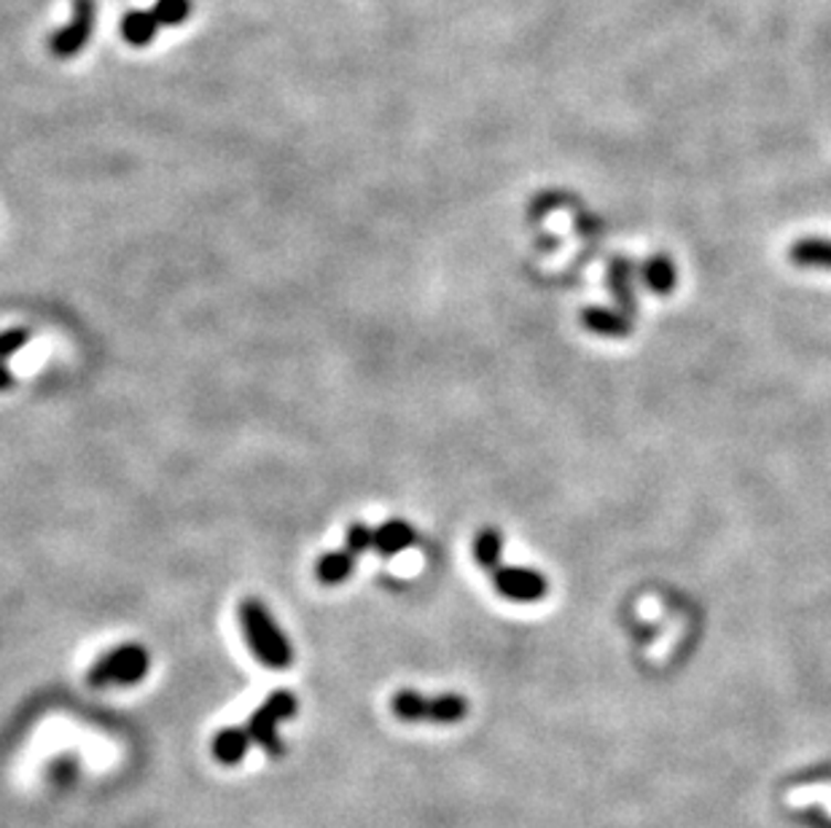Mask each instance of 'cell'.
I'll return each mask as SVG.
<instances>
[{"mask_svg": "<svg viewBox=\"0 0 831 828\" xmlns=\"http://www.w3.org/2000/svg\"><path fill=\"white\" fill-rule=\"evenodd\" d=\"M299 710V700H296L291 691L277 689L272 691L266 700L253 710V715L248 719V734H251V743H256L259 747H264L266 756L277 758L283 753V743H281V729L283 721H291Z\"/></svg>", "mask_w": 831, "mask_h": 828, "instance_id": "obj_4", "label": "cell"}, {"mask_svg": "<svg viewBox=\"0 0 831 828\" xmlns=\"http://www.w3.org/2000/svg\"><path fill=\"white\" fill-rule=\"evenodd\" d=\"M97 0H73V14L49 35V54L54 60H73L84 52L95 35Z\"/></svg>", "mask_w": 831, "mask_h": 828, "instance_id": "obj_5", "label": "cell"}, {"mask_svg": "<svg viewBox=\"0 0 831 828\" xmlns=\"http://www.w3.org/2000/svg\"><path fill=\"white\" fill-rule=\"evenodd\" d=\"M248 745H251V734H248V729L227 726L213 737V756L219 758L223 766H234L245 758Z\"/></svg>", "mask_w": 831, "mask_h": 828, "instance_id": "obj_10", "label": "cell"}, {"mask_svg": "<svg viewBox=\"0 0 831 828\" xmlns=\"http://www.w3.org/2000/svg\"><path fill=\"white\" fill-rule=\"evenodd\" d=\"M643 280L651 290L656 294H670L675 288V267L667 256H654L649 258L646 267H643Z\"/></svg>", "mask_w": 831, "mask_h": 828, "instance_id": "obj_15", "label": "cell"}, {"mask_svg": "<svg viewBox=\"0 0 831 828\" xmlns=\"http://www.w3.org/2000/svg\"><path fill=\"white\" fill-rule=\"evenodd\" d=\"M609 283L613 294H617L619 307H622L619 312L632 318V315H635V294H632V264L628 258H613L609 269Z\"/></svg>", "mask_w": 831, "mask_h": 828, "instance_id": "obj_13", "label": "cell"}, {"mask_svg": "<svg viewBox=\"0 0 831 828\" xmlns=\"http://www.w3.org/2000/svg\"><path fill=\"white\" fill-rule=\"evenodd\" d=\"M789 258L797 267L831 269V240L802 237L791 245Z\"/></svg>", "mask_w": 831, "mask_h": 828, "instance_id": "obj_12", "label": "cell"}, {"mask_svg": "<svg viewBox=\"0 0 831 828\" xmlns=\"http://www.w3.org/2000/svg\"><path fill=\"white\" fill-rule=\"evenodd\" d=\"M240 624L253 657L270 670H285L294 662V648L262 601H243L240 605Z\"/></svg>", "mask_w": 831, "mask_h": 828, "instance_id": "obj_1", "label": "cell"}, {"mask_svg": "<svg viewBox=\"0 0 831 828\" xmlns=\"http://www.w3.org/2000/svg\"><path fill=\"white\" fill-rule=\"evenodd\" d=\"M581 323L587 331L600 333V337H628L632 331V318L624 312L606 310V307H587L581 312Z\"/></svg>", "mask_w": 831, "mask_h": 828, "instance_id": "obj_9", "label": "cell"}, {"mask_svg": "<svg viewBox=\"0 0 831 828\" xmlns=\"http://www.w3.org/2000/svg\"><path fill=\"white\" fill-rule=\"evenodd\" d=\"M11 385H14V374L6 367V361H0V391H9Z\"/></svg>", "mask_w": 831, "mask_h": 828, "instance_id": "obj_20", "label": "cell"}, {"mask_svg": "<svg viewBox=\"0 0 831 828\" xmlns=\"http://www.w3.org/2000/svg\"><path fill=\"white\" fill-rule=\"evenodd\" d=\"M151 11L162 28H178L194 14V0H154Z\"/></svg>", "mask_w": 831, "mask_h": 828, "instance_id": "obj_16", "label": "cell"}, {"mask_svg": "<svg viewBox=\"0 0 831 828\" xmlns=\"http://www.w3.org/2000/svg\"><path fill=\"white\" fill-rule=\"evenodd\" d=\"M28 342H30L28 329L0 331V361H9V358L17 355V352H20Z\"/></svg>", "mask_w": 831, "mask_h": 828, "instance_id": "obj_18", "label": "cell"}, {"mask_svg": "<svg viewBox=\"0 0 831 828\" xmlns=\"http://www.w3.org/2000/svg\"><path fill=\"white\" fill-rule=\"evenodd\" d=\"M353 571H356V554H353L350 549L328 552L315 562V576H318L320 584H326V586L343 584V581L353 576Z\"/></svg>", "mask_w": 831, "mask_h": 828, "instance_id": "obj_11", "label": "cell"}, {"mask_svg": "<svg viewBox=\"0 0 831 828\" xmlns=\"http://www.w3.org/2000/svg\"><path fill=\"white\" fill-rule=\"evenodd\" d=\"M793 805H810V802H821L831 809V788L823 786H810V788H799L791 794Z\"/></svg>", "mask_w": 831, "mask_h": 828, "instance_id": "obj_19", "label": "cell"}, {"mask_svg": "<svg viewBox=\"0 0 831 828\" xmlns=\"http://www.w3.org/2000/svg\"><path fill=\"white\" fill-rule=\"evenodd\" d=\"M495 592L517 603L541 601L547 595V578L530 567H495Z\"/></svg>", "mask_w": 831, "mask_h": 828, "instance_id": "obj_6", "label": "cell"}, {"mask_svg": "<svg viewBox=\"0 0 831 828\" xmlns=\"http://www.w3.org/2000/svg\"><path fill=\"white\" fill-rule=\"evenodd\" d=\"M162 24L157 22L151 9H133L119 20V35L122 41H127L129 46L143 49L148 43H154V39L159 35Z\"/></svg>", "mask_w": 831, "mask_h": 828, "instance_id": "obj_7", "label": "cell"}, {"mask_svg": "<svg viewBox=\"0 0 831 828\" xmlns=\"http://www.w3.org/2000/svg\"><path fill=\"white\" fill-rule=\"evenodd\" d=\"M501 554H504V539H501L498 530L487 528L482 530L474 539V558L485 571H495L501 567Z\"/></svg>", "mask_w": 831, "mask_h": 828, "instance_id": "obj_14", "label": "cell"}, {"mask_svg": "<svg viewBox=\"0 0 831 828\" xmlns=\"http://www.w3.org/2000/svg\"><path fill=\"white\" fill-rule=\"evenodd\" d=\"M390 710L399 721L407 724H461L469 715V702L461 694L423 697L414 689L396 691L390 700Z\"/></svg>", "mask_w": 831, "mask_h": 828, "instance_id": "obj_2", "label": "cell"}, {"mask_svg": "<svg viewBox=\"0 0 831 828\" xmlns=\"http://www.w3.org/2000/svg\"><path fill=\"white\" fill-rule=\"evenodd\" d=\"M414 543V528L404 519H388L375 530V552L380 558H396Z\"/></svg>", "mask_w": 831, "mask_h": 828, "instance_id": "obj_8", "label": "cell"}, {"mask_svg": "<svg viewBox=\"0 0 831 828\" xmlns=\"http://www.w3.org/2000/svg\"><path fill=\"white\" fill-rule=\"evenodd\" d=\"M151 667V654L140 646V643H122V646L111 648L103 654L95 665H92L86 681L95 689H108V686H135L148 676Z\"/></svg>", "mask_w": 831, "mask_h": 828, "instance_id": "obj_3", "label": "cell"}, {"mask_svg": "<svg viewBox=\"0 0 831 828\" xmlns=\"http://www.w3.org/2000/svg\"><path fill=\"white\" fill-rule=\"evenodd\" d=\"M347 549H350L353 554H364L369 552V549H375V530L364 522H353L350 528H347Z\"/></svg>", "mask_w": 831, "mask_h": 828, "instance_id": "obj_17", "label": "cell"}]
</instances>
